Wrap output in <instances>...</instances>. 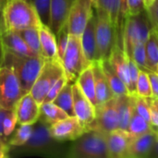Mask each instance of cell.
I'll list each match as a JSON object with an SVG mask.
<instances>
[{"mask_svg":"<svg viewBox=\"0 0 158 158\" xmlns=\"http://www.w3.org/2000/svg\"><path fill=\"white\" fill-rule=\"evenodd\" d=\"M5 29L19 31L30 28H40L44 24L35 6L28 0H6L3 10Z\"/></svg>","mask_w":158,"mask_h":158,"instance_id":"cell-1","label":"cell"},{"mask_svg":"<svg viewBox=\"0 0 158 158\" xmlns=\"http://www.w3.org/2000/svg\"><path fill=\"white\" fill-rule=\"evenodd\" d=\"M45 59L41 56H17L4 51L3 65L10 67L17 75L24 93H29Z\"/></svg>","mask_w":158,"mask_h":158,"instance_id":"cell-2","label":"cell"},{"mask_svg":"<svg viewBox=\"0 0 158 158\" xmlns=\"http://www.w3.org/2000/svg\"><path fill=\"white\" fill-rule=\"evenodd\" d=\"M154 26L147 10L125 18L121 29V44L125 54L130 56L135 45L145 43Z\"/></svg>","mask_w":158,"mask_h":158,"instance_id":"cell-3","label":"cell"},{"mask_svg":"<svg viewBox=\"0 0 158 158\" xmlns=\"http://www.w3.org/2000/svg\"><path fill=\"white\" fill-rule=\"evenodd\" d=\"M69 150L70 158H109L106 143V134L91 130L74 141Z\"/></svg>","mask_w":158,"mask_h":158,"instance_id":"cell-4","label":"cell"},{"mask_svg":"<svg viewBox=\"0 0 158 158\" xmlns=\"http://www.w3.org/2000/svg\"><path fill=\"white\" fill-rule=\"evenodd\" d=\"M91 64L85 58L81 36L69 34L67 49L62 58V66L69 82H75L79 75Z\"/></svg>","mask_w":158,"mask_h":158,"instance_id":"cell-5","label":"cell"},{"mask_svg":"<svg viewBox=\"0 0 158 158\" xmlns=\"http://www.w3.org/2000/svg\"><path fill=\"white\" fill-rule=\"evenodd\" d=\"M94 10L96 14V60H106L109 57L115 45L117 32L106 12L95 6Z\"/></svg>","mask_w":158,"mask_h":158,"instance_id":"cell-6","label":"cell"},{"mask_svg":"<svg viewBox=\"0 0 158 158\" xmlns=\"http://www.w3.org/2000/svg\"><path fill=\"white\" fill-rule=\"evenodd\" d=\"M63 74H65V71L60 60H45L30 91V94L39 105L44 102L50 88Z\"/></svg>","mask_w":158,"mask_h":158,"instance_id":"cell-7","label":"cell"},{"mask_svg":"<svg viewBox=\"0 0 158 158\" xmlns=\"http://www.w3.org/2000/svg\"><path fill=\"white\" fill-rule=\"evenodd\" d=\"M26 93L13 69L6 65L0 67V106L6 109L15 107L19 99Z\"/></svg>","mask_w":158,"mask_h":158,"instance_id":"cell-8","label":"cell"},{"mask_svg":"<svg viewBox=\"0 0 158 158\" xmlns=\"http://www.w3.org/2000/svg\"><path fill=\"white\" fill-rule=\"evenodd\" d=\"M118 129V114L116 96L95 106V118L89 126V131L95 130L106 134Z\"/></svg>","mask_w":158,"mask_h":158,"instance_id":"cell-9","label":"cell"},{"mask_svg":"<svg viewBox=\"0 0 158 158\" xmlns=\"http://www.w3.org/2000/svg\"><path fill=\"white\" fill-rule=\"evenodd\" d=\"M94 9L93 0H74L67 19L69 34L81 36Z\"/></svg>","mask_w":158,"mask_h":158,"instance_id":"cell-10","label":"cell"},{"mask_svg":"<svg viewBox=\"0 0 158 158\" xmlns=\"http://www.w3.org/2000/svg\"><path fill=\"white\" fill-rule=\"evenodd\" d=\"M49 131L56 141H75L85 133L87 129L75 117H68L49 125Z\"/></svg>","mask_w":158,"mask_h":158,"instance_id":"cell-11","label":"cell"},{"mask_svg":"<svg viewBox=\"0 0 158 158\" xmlns=\"http://www.w3.org/2000/svg\"><path fill=\"white\" fill-rule=\"evenodd\" d=\"M74 116L89 131L90 124L95 118V106L86 97L76 82L72 83Z\"/></svg>","mask_w":158,"mask_h":158,"instance_id":"cell-12","label":"cell"},{"mask_svg":"<svg viewBox=\"0 0 158 158\" xmlns=\"http://www.w3.org/2000/svg\"><path fill=\"white\" fill-rule=\"evenodd\" d=\"M18 124H34L40 118V105L29 93L24 94L15 107Z\"/></svg>","mask_w":158,"mask_h":158,"instance_id":"cell-13","label":"cell"},{"mask_svg":"<svg viewBox=\"0 0 158 158\" xmlns=\"http://www.w3.org/2000/svg\"><path fill=\"white\" fill-rule=\"evenodd\" d=\"M94 6L106 12L116 29L117 36L121 38V29L126 18L124 11V0H93Z\"/></svg>","mask_w":158,"mask_h":158,"instance_id":"cell-14","label":"cell"},{"mask_svg":"<svg viewBox=\"0 0 158 158\" xmlns=\"http://www.w3.org/2000/svg\"><path fill=\"white\" fill-rule=\"evenodd\" d=\"M132 138L127 131L117 129L106 134L109 158H127V152Z\"/></svg>","mask_w":158,"mask_h":158,"instance_id":"cell-15","label":"cell"},{"mask_svg":"<svg viewBox=\"0 0 158 158\" xmlns=\"http://www.w3.org/2000/svg\"><path fill=\"white\" fill-rule=\"evenodd\" d=\"M110 66L118 74V76L125 83L128 92L131 83V77H130V67L128 62V56L125 54L122 44L116 40L115 45L111 51L109 57L107 58Z\"/></svg>","mask_w":158,"mask_h":158,"instance_id":"cell-16","label":"cell"},{"mask_svg":"<svg viewBox=\"0 0 158 158\" xmlns=\"http://www.w3.org/2000/svg\"><path fill=\"white\" fill-rule=\"evenodd\" d=\"M0 41L5 52L17 56H38L25 43L17 31L4 30L0 33Z\"/></svg>","mask_w":158,"mask_h":158,"instance_id":"cell-17","label":"cell"},{"mask_svg":"<svg viewBox=\"0 0 158 158\" xmlns=\"http://www.w3.org/2000/svg\"><path fill=\"white\" fill-rule=\"evenodd\" d=\"M156 143V133L155 128L153 131L132 139L127 152V158H150Z\"/></svg>","mask_w":158,"mask_h":158,"instance_id":"cell-18","label":"cell"},{"mask_svg":"<svg viewBox=\"0 0 158 158\" xmlns=\"http://www.w3.org/2000/svg\"><path fill=\"white\" fill-rule=\"evenodd\" d=\"M95 23L96 14L94 9V13L91 16L81 36V45L86 60L89 64L96 61V35H95Z\"/></svg>","mask_w":158,"mask_h":158,"instance_id":"cell-19","label":"cell"},{"mask_svg":"<svg viewBox=\"0 0 158 158\" xmlns=\"http://www.w3.org/2000/svg\"><path fill=\"white\" fill-rule=\"evenodd\" d=\"M74 0H51L50 1V24L49 27L55 34L67 22L69 9Z\"/></svg>","mask_w":158,"mask_h":158,"instance_id":"cell-20","label":"cell"},{"mask_svg":"<svg viewBox=\"0 0 158 158\" xmlns=\"http://www.w3.org/2000/svg\"><path fill=\"white\" fill-rule=\"evenodd\" d=\"M56 141L52 138L49 131V125L40 118L33 124V131L29 141L23 145L29 149H43L46 148Z\"/></svg>","mask_w":158,"mask_h":158,"instance_id":"cell-21","label":"cell"},{"mask_svg":"<svg viewBox=\"0 0 158 158\" xmlns=\"http://www.w3.org/2000/svg\"><path fill=\"white\" fill-rule=\"evenodd\" d=\"M94 77V85H95V94H96V106L101 105L113 97L115 94L111 91L107 80L103 72L101 64L99 60H96L92 63Z\"/></svg>","mask_w":158,"mask_h":158,"instance_id":"cell-22","label":"cell"},{"mask_svg":"<svg viewBox=\"0 0 158 158\" xmlns=\"http://www.w3.org/2000/svg\"><path fill=\"white\" fill-rule=\"evenodd\" d=\"M135 96L121 94L116 96L117 108L118 114V129L127 131L130 120L135 111Z\"/></svg>","mask_w":158,"mask_h":158,"instance_id":"cell-23","label":"cell"},{"mask_svg":"<svg viewBox=\"0 0 158 158\" xmlns=\"http://www.w3.org/2000/svg\"><path fill=\"white\" fill-rule=\"evenodd\" d=\"M39 34L42 56L44 58L45 60H60L57 56L56 34L53 32L51 28L45 24H42V26L39 28Z\"/></svg>","mask_w":158,"mask_h":158,"instance_id":"cell-24","label":"cell"},{"mask_svg":"<svg viewBox=\"0 0 158 158\" xmlns=\"http://www.w3.org/2000/svg\"><path fill=\"white\" fill-rule=\"evenodd\" d=\"M86 97L96 106V94H95V85H94V77L93 71L92 64L87 67L77 78L75 81Z\"/></svg>","mask_w":158,"mask_h":158,"instance_id":"cell-25","label":"cell"},{"mask_svg":"<svg viewBox=\"0 0 158 158\" xmlns=\"http://www.w3.org/2000/svg\"><path fill=\"white\" fill-rule=\"evenodd\" d=\"M99 61H100L103 72L109 84V87L111 91L113 92V94H115V96L129 94L125 83L122 81V80L118 76V74L112 69L108 60L106 59V60H99Z\"/></svg>","mask_w":158,"mask_h":158,"instance_id":"cell-26","label":"cell"},{"mask_svg":"<svg viewBox=\"0 0 158 158\" xmlns=\"http://www.w3.org/2000/svg\"><path fill=\"white\" fill-rule=\"evenodd\" d=\"M68 117L69 116L53 102H44L40 105V119L48 125Z\"/></svg>","mask_w":158,"mask_h":158,"instance_id":"cell-27","label":"cell"},{"mask_svg":"<svg viewBox=\"0 0 158 158\" xmlns=\"http://www.w3.org/2000/svg\"><path fill=\"white\" fill-rule=\"evenodd\" d=\"M145 51L148 66L151 71L157 72L158 69V30L153 28L146 42Z\"/></svg>","mask_w":158,"mask_h":158,"instance_id":"cell-28","label":"cell"},{"mask_svg":"<svg viewBox=\"0 0 158 158\" xmlns=\"http://www.w3.org/2000/svg\"><path fill=\"white\" fill-rule=\"evenodd\" d=\"M57 106L63 109L69 117L74 116L73 110V95H72V82L68 81L62 90L58 93L53 101Z\"/></svg>","mask_w":158,"mask_h":158,"instance_id":"cell-29","label":"cell"},{"mask_svg":"<svg viewBox=\"0 0 158 158\" xmlns=\"http://www.w3.org/2000/svg\"><path fill=\"white\" fill-rule=\"evenodd\" d=\"M155 127L149 121H147L145 118H143L134 111L130 120V123L128 125L127 131L130 134V136L132 139H134L153 131Z\"/></svg>","mask_w":158,"mask_h":158,"instance_id":"cell-30","label":"cell"},{"mask_svg":"<svg viewBox=\"0 0 158 158\" xmlns=\"http://www.w3.org/2000/svg\"><path fill=\"white\" fill-rule=\"evenodd\" d=\"M33 131V124H19V127L14 130L13 134L7 140V144L9 146L21 147L23 146L31 138Z\"/></svg>","mask_w":158,"mask_h":158,"instance_id":"cell-31","label":"cell"},{"mask_svg":"<svg viewBox=\"0 0 158 158\" xmlns=\"http://www.w3.org/2000/svg\"><path fill=\"white\" fill-rule=\"evenodd\" d=\"M25 43L29 45V47L38 56H42V49H41V42H40V34H39V28H30L26 30H22L17 31ZM44 57V56H43Z\"/></svg>","mask_w":158,"mask_h":158,"instance_id":"cell-32","label":"cell"},{"mask_svg":"<svg viewBox=\"0 0 158 158\" xmlns=\"http://www.w3.org/2000/svg\"><path fill=\"white\" fill-rule=\"evenodd\" d=\"M136 94L138 96L145 97V98L153 97L152 85L147 71L140 69V73L137 80V85H136Z\"/></svg>","mask_w":158,"mask_h":158,"instance_id":"cell-33","label":"cell"},{"mask_svg":"<svg viewBox=\"0 0 158 158\" xmlns=\"http://www.w3.org/2000/svg\"><path fill=\"white\" fill-rule=\"evenodd\" d=\"M129 57L132 58V60L136 63V65L139 67V69L141 70H144L147 72L151 71L149 69V66H148V62H147L145 43H141V44L135 45Z\"/></svg>","mask_w":158,"mask_h":158,"instance_id":"cell-34","label":"cell"},{"mask_svg":"<svg viewBox=\"0 0 158 158\" xmlns=\"http://www.w3.org/2000/svg\"><path fill=\"white\" fill-rule=\"evenodd\" d=\"M69 27L67 22L59 29L57 33L56 34V46H57V56L59 59L62 61L63 56L65 54V51L67 49V45L69 43Z\"/></svg>","mask_w":158,"mask_h":158,"instance_id":"cell-35","label":"cell"},{"mask_svg":"<svg viewBox=\"0 0 158 158\" xmlns=\"http://www.w3.org/2000/svg\"><path fill=\"white\" fill-rule=\"evenodd\" d=\"M36 8L42 22L47 26L50 24V1L51 0H28Z\"/></svg>","mask_w":158,"mask_h":158,"instance_id":"cell-36","label":"cell"},{"mask_svg":"<svg viewBox=\"0 0 158 158\" xmlns=\"http://www.w3.org/2000/svg\"><path fill=\"white\" fill-rule=\"evenodd\" d=\"M135 112L141 117L145 118L151 123V106H150V98L135 96Z\"/></svg>","mask_w":158,"mask_h":158,"instance_id":"cell-37","label":"cell"},{"mask_svg":"<svg viewBox=\"0 0 158 158\" xmlns=\"http://www.w3.org/2000/svg\"><path fill=\"white\" fill-rule=\"evenodd\" d=\"M145 9L146 7L143 0H124V11L126 17L129 15L139 14Z\"/></svg>","mask_w":158,"mask_h":158,"instance_id":"cell-38","label":"cell"},{"mask_svg":"<svg viewBox=\"0 0 158 158\" xmlns=\"http://www.w3.org/2000/svg\"><path fill=\"white\" fill-rule=\"evenodd\" d=\"M68 78L66 76V74H63L54 84L53 86L50 88V90L48 91L46 96L44 97V102H53L54 99L56 97V95L58 94V93L62 90V88L64 87V85L68 82ZM43 102V103H44Z\"/></svg>","mask_w":158,"mask_h":158,"instance_id":"cell-39","label":"cell"},{"mask_svg":"<svg viewBox=\"0 0 158 158\" xmlns=\"http://www.w3.org/2000/svg\"><path fill=\"white\" fill-rule=\"evenodd\" d=\"M146 10L154 28L158 30V0H155V2L146 8Z\"/></svg>","mask_w":158,"mask_h":158,"instance_id":"cell-40","label":"cell"},{"mask_svg":"<svg viewBox=\"0 0 158 158\" xmlns=\"http://www.w3.org/2000/svg\"><path fill=\"white\" fill-rule=\"evenodd\" d=\"M151 85H152V90H153V96L158 97V73L150 71L148 72Z\"/></svg>","mask_w":158,"mask_h":158,"instance_id":"cell-41","label":"cell"},{"mask_svg":"<svg viewBox=\"0 0 158 158\" xmlns=\"http://www.w3.org/2000/svg\"><path fill=\"white\" fill-rule=\"evenodd\" d=\"M9 109H6L0 106V138L4 140V134H3V122L5 119V117ZM5 141V140H4Z\"/></svg>","mask_w":158,"mask_h":158,"instance_id":"cell-42","label":"cell"},{"mask_svg":"<svg viewBox=\"0 0 158 158\" xmlns=\"http://www.w3.org/2000/svg\"><path fill=\"white\" fill-rule=\"evenodd\" d=\"M8 150H9V145L0 138V152L6 154L7 156V153H8Z\"/></svg>","mask_w":158,"mask_h":158,"instance_id":"cell-43","label":"cell"},{"mask_svg":"<svg viewBox=\"0 0 158 158\" xmlns=\"http://www.w3.org/2000/svg\"><path fill=\"white\" fill-rule=\"evenodd\" d=\"M150 106L158 113V97H151L150 98Z\"/></svg>","mask_w":158,"mask_h":158,"instance_id":"cell-44","label":"cell"},{"mask_svg":"<svg viewBox=\"0 0 158 158\" xmlns=\"http://www.w3.org/2000/svg\"><path fill=\"white\" fill-rule=\"evenodd\" d=\"M150 158H158V142L156 141V143H155L154 147H153V150L151 152V155H150Z\"/></svg>","mask_w":158,"mask_h":158,"instance_id":"cell-45","label":"cell"},{"mask_svg":"<svg viewBox=\"0 0 158 158\" xmlns=\"http://www.w3.org/2000/svg\"><path fill=\"white\" fill-rule=\"evenodd\" d=\"M3 10V9H2ZM2 10H0V33L5 30V25H4V19H3V13Z\"/></svg>","mask_w":158,"mask_h":158,"instance_id":"cell-46","label":"cell"},{"mask_svg":"<svg viewBox=\"0 0 158 158\" xmlns=\"http://www.w3.org/2000/svg\"><path fill=\"white\" fill-rule=\"evenodd\" d=\"M3 62H4V49L0 41V67L3 65Z\"/></svg>","mask_w":158,"mask_h":158,"instance_id":"cell-47","label":"cell"},{"mask_svg":"<svg viewBox=\"0 0 158 158\" xmlns=\"http://www.w3.org/2000/svg\"><path fill=\"white\" fill-rule=\"evenodd\" d=\"M155 2V0H143V3H144V6L146 8H148L153 3Z\"/></svg>","mask_w":158,"mask_h":158,"instance_id":"cell-48","label":"cell"},{"mask_svg":"<svg viewBox=\"0 0 158 158\" xmlns=\"http://www.w3.org/2000/svg\"><path fill=\"white\" fill-rule=\"evenodd\" d=\"M6 1V0H0V6H4Z\"/></svg>","mask_w":158,"mask_h":158,"instance_id":"cell-49","label":"cell"},{"mask_svg":"<svg viewBox=\"0 0 158 158\" xmlns=\"http://www.w3.org/2000/svg\"><path fill=\"white\" fill-rule=\"evenodd\" d=\"M6 156V154H4V153H2V152H0V158H4Z\"/></svg>","mask_w":158,"mask_h":158,"instance_id":"cell-50","label":"cell"},{"mask_svg":"<svg viewBox=\"0 0 158 158\" xmlns=\"http://www.w3.org/2000/svg\"><path fill=\"white\" fill-rule=\"evenodd\" d=\"M156 141L158 142V128H156Z\"/></svg>","mask_w":158,"mask_h":158,"instance_id":"cell-51","label":"cell"},{"mask_svg":"<svg viewBox=\"0 0 158 158\" xmlns=\"http://www.w3.org/2000/svg\"><path fill=\"white\" fill-rule=\"evenodd\" d=\"M3 7H4V6H0V10H2V9H3Z\"/></svg>","mask_w":158,"mask_h":158,"instance_id":"cell-52","label":"cell"}]
</instances>
